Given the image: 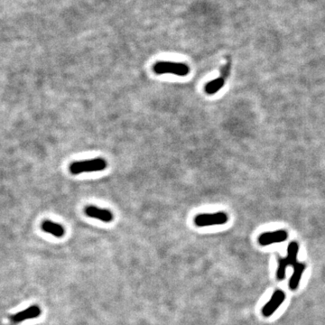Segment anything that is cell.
<instances>
[{
  "instance_id": "1",
  "label": "cell",
  "mask_w": 325,
  "mask_h": 325,
  "mask_svg": "<svg viewBox=\"0 0 325 325\" xmlns=\"http://www.w3.org/2000/svg\"><path fill=\"white\" fill-rule=\"evenodd\" d=\"M107 162L103 158H95L91 160L79 161L70 165L69 170L73 175H80L83 173L100 172L106 169Z\"/></svg>"
},
{
  "instance_id": "2",
  "label": "cell",
  "mask_w": 325,
  "mask_h": 325,
  "mask_svg": "<svg viewBox=\"0 0 325 325\" xmlns=\"http://www.w3.org/2000/svg\"><path fill=\"white\" fill-rule=\"evenodd\" d=\"M153 70L156 74L171 73L177 76H186L190 73V67L185 63L158 62L155 63Z\"/></svg>"
},
{
  "instance_id": "3",
  "label": "cell",
  "mask_w": 325,
  "mask_h": 325,
  "mask_svg": "<svg viewBox=\"0 0 325 325\" xmlns=\"http://www.w3.org/2000/svg\"><path fill=\"white\" fill-rule=\"evenodd\" d=\"M228 220V215L225 213L199 214L194 218V223L197 227H208L214 225H222Z\"/></svg>"
},
{
  "instance_id": "4",
  "label": "cell",
  "mask_w": 325,
  "mask_h": 325,
  "mask_svg": "<svg viewBox=\"0 0 325 325\" xmlns=\"http://www.w3.org/2000/svg\"><path fill=\"white\" fill-rule=\"evenodd\" d=\"M230 67H231V62H230L229 59H228V62L224 64L223 67L221 69L220 76L206 84L205 93L210 94V95H213V94L218 93V91L223 87L224 84L226 83V80L229 75Z\"/></svg>"
},
{
  "instance_id": "5",
  "label": "cell",
  "mask_w": 325,
  "mask_h": 325,
  "mask_svg": "<svg viewBox=\"0 0 325 325\" xmlns=\"http://www.w3.org/2000/svg\"><path fill=\"white\" fill-rule=\"evenodd\" d=\"M288 238V233L285 229H278L276 231L265 232L258 237V243L261 246H268L275 243L286 241Z\"/></svg>"
},
{
  "instance_id": "6",
  "label": "cell",
  "mask_w": 325,
  "mask_h": 325,
  "mask_svg": "<svg viewBox=\"0 0 325 325\" xmlns=\"http://www.w3.org/2000/svg\"><path fill=\"white\" fill-rule=\"evenodd\" d=\"M285 300H286V294L282 290L275 291L271 299L263 307V316L265 317H270L280 307Z\"/></svg>"
},
{
  "instance_id": "7",
  "label": "cell",
  "mask_w": 325,
  "mask_h": 325,
  "mask_svg": "<svg viewBox=\"0 0 325 325\" xmlns=\"http://www.w3.org/2000/svg\"><path fill=\"white\" fill-rule=\"evenodd\" d=\"M85 214L91 217V218H97L99 220H102L103 222H110L113 220L114 216L109 210L101 209L96 206H88L84 209Z\"/></svg>"
},
{
  "instance_id": "8",
  "label": "cell",
  "mask_w": 325,
  "mask_h": 325,
  "mask_svg": "<svg viewBox=\"0 0 325 325\" xmlns=\"http://www.w3.org/2000/svg\"><path fill=\"white\" fill-rule=\"evenodd\" d=\"M40 315H41V310L38 306H31L23 312H20L15 316H11V320L14 323H21L25 320H29V319L38 317Z\"/></svg>"
},
{
  "instance_id": "9",
  "label": "cell",
  "mask_w": 325,
  "mask_h": 325,
  "mask_svg": "<svg viewBox=\"0 0 325 325\" xmlns=\"http://www.w3.org/2000/svg\"><path fill=\"white\" fill-rule=\"evenodd\" d=\"M293 267H294V273L289 281V287L291 290H296L299 287L302 275L306 270V265L303 263L297 262Z\"/></svg>"
},
{
  "instance_id": "10",
  "label": "cell",
  "mask_w": 325,
  "mask_h": 325,
  "mask_svg": "<svg viewBox=\"0 0 325 325\" xmlns=\"http://www.w3.org/2000/svg\"><path fill=\"white\" fill-rule=\"evenodd\" d=\"M42 229L45 232L50 233L58 238H62L65 233L62 225L50 220H45L42 223Z\"/></svg>"
},
{
  "instance_id": "11",
  "label": "cell",
  "mask_w": 325,
  "mask_h": 325,
  "mask_svg": "<svg viewBox=\"0 0 325 325\" xmlns=\"http://www.w3.org/2000/svg\"><path fill=\"white\" fill-rule=\"evenodd\" d=\"M298 251H299V245H298V243L293 241V242L289 244V246L287 248V261L292 266H294L295 264L297 263Z\"/></svg>"
},
{
  "instance_id": "12",
  "label": "cell",
  "mask_w": 325,
  "mask_h": 325,
  "mask_svg": "<svg viewBox=\"0 0 325 325\" xmlns=\"http://www.w3.org/2000/svg\"><path fill=\"white\" fill-rule=\"evenodd\" d=\"M288 266H290V264L287 261V257L279 259L278 269H277V279L284 280L286 278V271H287V267Z\"/></svg>"
}]
</instances>
